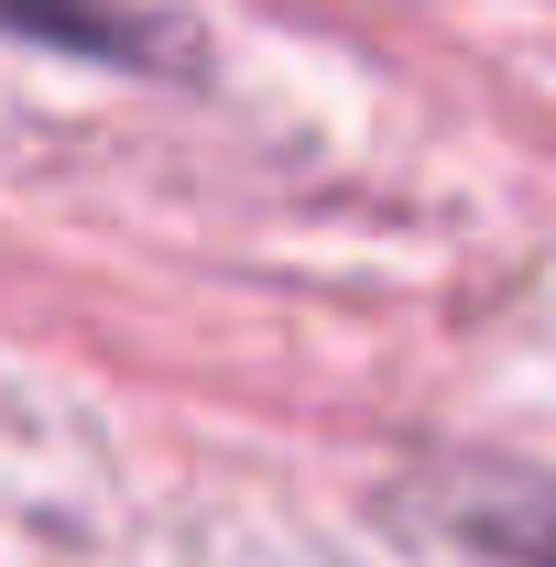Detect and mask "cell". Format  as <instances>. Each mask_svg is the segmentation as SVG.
Here are the masks:
<instances>
[{"label":"cell","instance_id":"obj_1","mask_svg":"<svg viewBox=\"0 0 556 567\" xmlns=\"http://www.w3.org/2000/svg\"><path fill=\"white\" fill-rule=\"evenodd\" d=\"M459 535L491 567H556V481H470L459 492Z\"/></svg>","mask_w":556,"mask_h":567},{"label":"cell","instance_id":"obj_2","mask_svg":"<svg viewBox=\"0 0 556 567\" xmlns=\"http://www.w3.org/2000/svg\"><path fill=\"white\" fill-rule=\"evenodd\" d=\"M0 33H33V44H66V55H153V33L110 0H0Z\"/></svg>","mask_w":556,"mask_h":567}]
</instances>
